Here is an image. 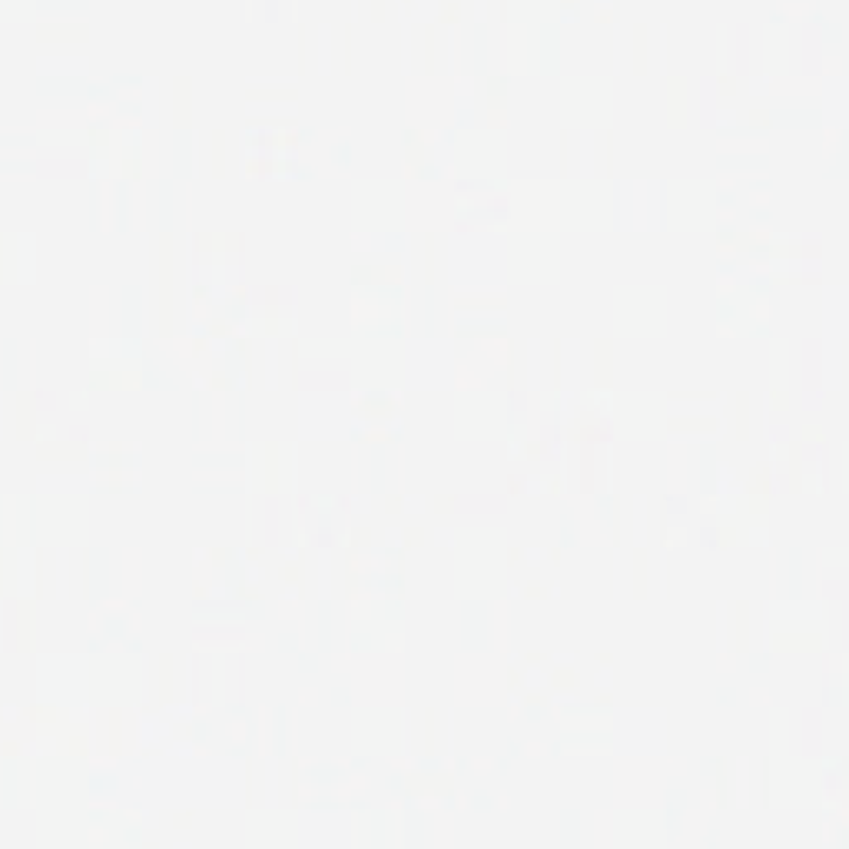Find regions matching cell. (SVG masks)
<instances>
[{
	"instance_id": "obj_16",
	"label": "cell",
	"mask_w": 849,
	"mask_h": 849,
	"mask_svg": "<svg viewBox=\"0 0 849 849\" xmlns=\"http://www.w3.org/2000/svg\"><path fill=\"white\" fill-rule=\"evenodd\" d=\"M819 564H830V567H846V551H819Z\"/></svg>"
},
{
	"instance_id": "obj_20",
	"label": "cell",
	"mask_w": 849,
	"mask_h": 849,
	"mask_svg": "<svg viewBox=\"0 0 849 849\" xmlns=\"http://www.w3.org/2000/svg\"><path fill=\"white\" fill-rule=\"evenodd\" d=\"M544 594H547V591L538 584V581H531V584L525 587V597H544Z\"/></svg>"
},
{
	"instance_id": "obj_12",
	"label": "cell",
	"mask_w": 849,
	"mask_h": 849,
	"mask_svg": "<svg viewBox=\"0 0 849 849\" xmlns=\"http://www.w3.org/2000/svg\"><path fill=\"white\" fill-rule=\"evenodd\" d=\"M736 434L747 438L750 434V398L736 395Z\"/></svg>"
},
{
	"instance_id": "obj_9",
	"label": "cell",
	"mask_w": 849,
	"mask_h": 849,
	"mask_svg": "<svg viewBox=\"0 0 849 849\" xmlns=\"http://www.w3.org/2000/svg\"><path fill=\"white\" fill-rule=\"evenodd\" d=\"M750 491L770 498V491H773V468L770 465H753V472H750Z\"/></svg>"
},
{
	"instance_id": "obj_10",
	"label": "cell",
	"mask_w": 849,
	"mask_h": 849,
	"mask_svg": "<svg viewBox=\"0 0 849 849\" xmlns=\"http://www.w3.org/2000/svg\"><path fill=\"white\" fill-rule=\"evenodd\" d=\"M770 355H773V378L783 385L786 382V359H790V342H773L770 345Z\"/></svg>"
},
{
	"instance_id": "obj_14",
	"label": "cell",
	"mask_w": 849,
	"mask_h": 849,
	"mask_svg": "<svg viewBox=\"0 0 849 849\" xmlns=\"http://www.w3.org/2000/svg\"><path fill=\"white\" fill-rule=\"evenodd\" d=\"M767 405H770V412H790L793 408V398L786 388H776V392H770L767 395Z\"/></svg>"
},
{
	"instance_id": "obj_6",
	"label": "cell",
	"mask_w": 849,
	"mask_h": 849,
	"mask_svg": "<svg viewBox=\"0 0 849 849\" xmlns=\"http://www.w3.org/2000/svg\"><path fill=\"white\" fill-rule=\"evenodd\" d=\"M667 87H670V93H667L670 113H667V120H670V126H683V123H687V80H683V76H674Z\"/></svg>"
},
{
	"instance_id": "obj_7",
	"label": "cell",
	"mask_w": 849,
	"mask_h": 849,
	"mask_svg": "<svg viewBox=\"0 0 849 849\" xmlns=\"http://www.w3.org/2000/svg\"><path fill=\"white\" fill-rule=\"evenodd\" d=\"M776 10L790 20H810L816 14V0H776Z\"/></svg>"
},
{
	"instance_id": "obj_1",
	"label": "cell",
	"mask_w": 849,
	"mask_h": 849,
	"mask_svg": "<svg viewBox=\"0 0 849 849\" xmlns=\"http://www.w3.org/2000/svg\"><path fill=\"white\" fill-rule=\"evenodd\" d=\"M614 116V93L607 80H571L564 83V126L607 130Z\"/></svg>"
},
{
	"instance_id": "obj_19",
	"label": "cell",
	"mask_w": 849,
	"mask_h": 849,
	"mask_svg": "<svg viewBox=\"0 0 849 849\" xmlns=\"http://www.w3.org/2000/svg\"><path fill=\"white\" fill-rule=\"evenodd\" d=\"M803 438H806V441H816V445H826V432H819L816 425H806V428H803Z\"/></svg>"
},
{
	"instance_id": "obj_3",
	"label": "cell",
	"mask_w": 849,
	"mask_h": 849,
	"mask_svg": "<svg viewBox=\"0 0 849 849\" xmlns=\"http://www.w3.org/2000/svg\"><path fill=\"white\" fill-rule=\"evenodd\" d=\"M763 74L767 76H780V74H790V50H793V34L786 23H767L763 27Z\"/></svg>"
},
{
	"instance_id": "obj_8",
	"label": "cell",
	"mask_w": 849,
	"mask_h": 849,
	"mask_svg": "<svg viewBox=\"0 0 849 849\" xmlns=\"http://www.w3.org/2000/svg\"><path fill=\"white\" fill-rule=\"evenodd\" d=\"M736 74H750V30L747 27H736Z\"/></svg>"
},
{
	"instance_id": "obj_5",
	"label": "cell",
	"mask_w": 849,
	"mask_h": 849,
	"mask_svg": "<svg viewBox=\"0 0 849 849\" xmlns=\"http://www.w3.org/2000/svg\"><path fill=\"white\" fill-rule=\"evenodd\" d=\"M511 14L518 20H547L558 14V0H511Z\"/></svg>"
},
{
	"instance_id": "obj_13",
	"label": "cell",
	"mask_w": 849,
	"mask_h": 849,
	"mask_svg": "<svg viewBox=\"0 0 849 849\" xmlns=\"http://www.w3.org/2000/svg\"><path fill=\"white\" fill-rule=\"evenodd\" d=\"M634 70L637 74L647 70V30L643 27H637V34H634Z\"/></svg>"
},
{
	"instance_id": "obj_15",
	"label": "cell",
	"mask_w": 849,
	"mask_h": 849,
	"mask_svg": "<svg viewBox=\"0 0 849 849\" xmlns=\"http://www.w3.org/2000/svg\"><path fill=\"white\" fill-rule=\"evenodd\" d=\"M786 723H790V714H786V710H776V714H773V740H776V747H786Z\"/></svg>"
},
{
	"instance_id": "obj_4",
	"label": "cell",
	"mask_w": 849,
	"mask_h": 849,
	"mask_svg": "<svg viewBox=\"0 0 849 849\" xmlns=\"http://www.w3.org/2000/svg\"><path fill=\"white\" fill-rule=\"evenodd\" d=\"M395 405H401V398H392V395H359L355 401H352V408L359 412L362 418H388L395 415Z\"/></svg>"
},
{
	"instance_id": "obj_17",
	"label": "cell",
	"mask_w": 849,
	"mask_h": 849,
	"mask_svg": "<svg viewBox=\"0 0 849 849\" xmlns=\"http://www.w3.org/2000/svg\"><path fill=\"white\" fill-rule=\"evenodd\" d=\"M299 577H302V567H299V564H285L283 567V581H285V584H299Z\"/></svg>"
},
{
	"instance_id": "obj_18",
	"label": "cell",
	"mask_w": 849,
	"mask_h": 849,
	"mask_svg": "<svg viewBox=\"0 0 849 849\" xmlns=\"http://www.w3.org/2000/svg\"><path fill=\"white\" fill-rule=\"evenodd\" d=\"M687 541V534H683V528H670V534L663 538V547H680Z\"/></svg>"
},
{
	"instance_id": "obj_11",
	"label": "cell",
	"mask_w": 849,
	"mask_h": 849,
	"mask_svg": "<svg viewBox=\"0 0 849 849\" xmlns=\"http://www.w3.org/2000/svg\"><path fill=\"white\" fill-rule=\"evenodd\" d=\"M551 683H554L558 690H577V687H581V674H577L574 667H558L554 677H551Z\"/></svg>"
},
{
	"instance_id": "obj_2",
	"label": "cell",
	"mask_w": 849,
	"mask_h": 849,
	"mask_svg": "<svg viewBox=\"0 0 849 849\" xmlns=\"http://www.w3.org/2000/svg\"><path fill=\"white\" fill-rule=\"evenodd\" d=\"M634 412H624L617 415V432L624 425L637 421V428H630V438H661V421H663V408H661V395H624Z\"/></svg>"
}]
</instances>
